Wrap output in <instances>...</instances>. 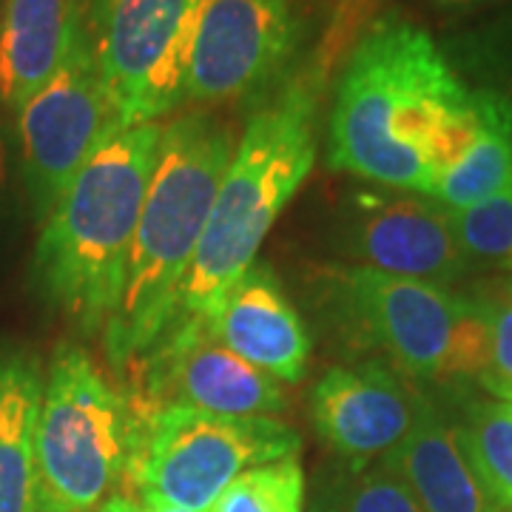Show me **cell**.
Wrapping results in <instances>:
<instances>
[{"instance_id": "cell-20", "label": "cell", "mask_w": 512, "mask_h": 512, "mask_svg": "<svg viewBox=\"0 0 512 512\" xmlns=\"http://www.w3.org/2000/svg\"><path fill=\"white\" fill-rule=\"evenodd\" d=\"M456 430L461 450L487 493L504 510H512V402L464 404Z\"/></svg>"}, {"instance_id": "cell-1", "label": "cell", "mask_w": 512, "mask_h": 512, "mask_svg": "<svg viewBox=\"0 0 512 512\" xmlns=\"http://www.w3.org/2000/svg\"><path fill=\"white\" fill-rule=\"evenodd\" d=\"M478 103L439 43L402 18L376 20L339 77L328 165L379 188L433 197L476 137Z\"/></svg>"}, {"instance_id": "cell-24", "label": "cell", "mask_w": 512, "mask_h": 512, "mask_svg": "<svg viewBox=\"0 0 512 512\" xmlns=\"http://www.w3.org/2000/svg\"><path fill=\"white\" fill-rule=\"evenodd\" d=\"M490 319V362L478 384L498 399L512 402V276L478 291Z\"/></svg>"}, {"instance_id": "cell-29", "label": "cell", "mask_w": 512, "mask_h": 512, "mask_svg": "<svg viewBox=\"0 0 512 512\" xmlns=\"http://www.w3.org/2000/svg\"><path fill=\"white\" fill-rule=\"evenodd\" d=\"M510 265H512V262H510Z\"/></svg>"}, {"instance_id": "cell-22", "label": "cell", "mask_w": 512, "mask_h": 512, "mask_svg": "<svg viewBox=\"0 0 512 512\" xmlns=\"http://www.w3.org/2000/svg\"><path fill=\"white\" fill-rule=\"evenodd\" d=\"M450 222L470 265L512 262V183L470 208L450 211Z\"/></svg>"}, {"instance_id": "cell-26", "label": "cell", "mask_w": 512, "mask_h": 512, "mask_svg": "<svg viewBox=\"0 0 512 512\" xmlns=\"http://www.w3.org/2000/svg\"><path fill=\"white\" fill-rule=\"evenodd\" d=\"M97 512H143V507H140V501H137L134 495L114 493L111 498H106V501L100 504V510Z\"/></svg>"}, {"instance_id": "cell-4", "label": "cell", "mask_w": 512, "mask_h": 512, "mask_svg": "<svg viewBox=\"0 0 512 512\" xmlns=\"http://www.w3.org/2000/svg\"><path fill=\"white\" fill-rule=\"evenodd\" d=\"M319 89L296 77L248 117L177 305V319L211 311L256 254L316 163Z\"/></svg>"}, {"instance_id": "cell-3", "label": "cell", "mask_w": 512, "mask_h": 512, "mask_svg": "<svg viewBox=\"0 0 512 512\" xmlns=\"http://www.w3.org/2000/svg\"><path fill=\"white\" fill-rule=\"evenodd\" d=\"M160 134L163 123L111 131L43 220L32 259L35 288L83 333L103 336L120 305Z\"/></svg>"}, {"instance_id": "cell-12", "label": "cell", "mask_w": 512, "mask_h": 512, "mask_svg": "<svg viewBox=\"0 0 512 512\" xmlns=\"http://www.w3.org/2000/svg\"><path fill=\"white\" fill-rule=\"evenodd\" d=\"M299 35L291 0H205L185 100L220 106L268 89Z\"/></svg>"}, {"instance_id": "cell-23", "label": "cell", "mask_w": 512, "mask_h": 512, "mask_svg": "<svg viewBox=\"0 0 512 512\" xmlns=\"http://www.w3.org/2000/svg\"><path fill=\"white\" fill-rule=\"evenodd\" d=\"M325 504L328 512H421L413 490L387 458L362 470L348 467Z\"/></svg>"}, {"instance_id": "cell-14", "label": "cell", "mask_w": 512, "mask_h": 512, "mask_svg": "<svg viewBox=\"0 0 512 512\" xmlns=\"http://www.w3.org/2000/svg\"><path fill=\"white\" fill-rule=\"evenodd\" d=\"M202 319L208 333L276 382H302L311 359V333L271 265L254 262Z\"/></svg>"}, {"instance_id": "cell-18", "label": "cell", "mask_w": 512, "mask_h": 512, "mask_svg": "<svg viewBox=\"0 0 512 512\" xmlns=\"http://www.w3.org/2000/svg\"><path fill=\"white\" fill-rule=\"evenodd\" d=\"M478 103V128L470 146L433 188V200L450 211L470 208L512 183V131L487 94L470 89Z\"/></svg>"}, {"instance_id": "cell-28", "label": "cell", "mask_w": 512, "mask_h": 512, "mask_svg": "<svg viewBox=\"0 0 512 512\" xmlns=\"http://www.w3.org/2000/svg\"><path fill=\"white\" fill-rule=\"evenodd\" d=\"M143 512H194L185 510V507H177V504H165V501H157V498H143L140 501Z\"/></svg>"}, {"instance_id": "cell-10", "label": "cell", "mask_w": 512, "mask_h": 512, "mask_svg": "<svg viewBox=\"0 0 512 512\" xmlns=\"http://www.w3.org/2000/svg\"><path fill=\"white\" fill-rule=\"evenodd\" d=\"M126 373L131 407L183 404L217 416H276L288 407L282 382L220 345L202 319L174 322Z\"/></svg>"}, {"instance_id": "cell-25", "label": "cell", "mask_w": 512, "mask_h": 512, "mask_svg": "<svg viewBox=\"0 0 512 512\" xmlns=\"http://www.w3.org/2000/svg\"><path fill=\"white\" fill-rule=\"evenodd\" d=\"M12 180H9V148L0 134V234L12 217Z\"/></svg>"}, {"instance_id": "cell-13", "label": "cell", "mask_w": 512, "mask_h": 512, "mask_svg": "<svg viewBox=\"0 0 512 512\" xmlns=\"http://www.w3.org/2000/svg\"><path fill=\"white\" fill-rule=\"evenodd\" d=\"M424 393L382 362L330 367L313 384L316 433L350 470L387 458L413 430Z\"/></svg>"}, {"instance_id": "cell-2", "label": "cell", "mask_w": 512, "mask_h": 512, "mask_svg": "<svg viewBox=\"0 0 512 512\" xmlns=\"http://www.w3.org/2000/svg\"><path fill=\"white\" fill-rule=\"evenodd\" d=\"M234 148L231 128L208 111L183 114L163 126L120 305L103 330L109 362L120 376L174 325Z\"/></svg>"}, {"instance_id": "cell-17", "label": "cell", "mask_w": 512, "mask_h": 512, "mask_svg": "<svg viewBox=\"0 0 512 512\" xmlns=\"http://www.w3.org/2000/svg\"><path fill=\"white\" fill-rule=\"evenodd\" d=\"M43 370L26 353L0 356V512H40L35 433Z\"/></svg>"}, {"instance_id": "cell-9", "label": "cell", "mask_w": 512, "mask_h": 512, "mask_svg": "<svg viewBox=\"0 0 512 512\" xmlns=\"http://www.w3.org/2000/svg\"><path fill=\"white\" fill-rule=\"evenodd\" d=\"M120 126L83 40L77 12L72 43L57 72L18 111L23 185L35 220L43 222L52 214L77 171Z\"/></svg>"}, {"instance_id": "cell-8", "label": "cell", "mask_w": 512, "mask_h": 512, "mask_svg": "<svg viewBox=\"0 0 512 512\" xmlns=\"http://www.w3.org/2000/svg\"><path fill=\"white\" fill-rule=\"evenodd\" d=\"M205 0H80V32L123 126L185 103Z\"/></svg>"}, {"instance_id": "cell-15", "label": "cell", "mask_w": 512, "mask_h": 512, "mask_svg": "<svg viewBox=\"0 0 512 512\" xmlns=\"http://www.w3.org/2000/svg\"><path fill=\"white\" fill-rule=\"evenodd\" d=\"M387 461L402 473L421 512H510L487 493L461 450L456 421L430 396L421 399L413 430Z\"/></svg>"}, {"instance_id": "cell-19", "label": "cell", "mask_w": 512, "mask_h": 512, "mask_svg": "<svg viewBox=\"0 0 512 512\" xmlns=\"http://www.w3.org/2000/svg\"><path fill=\"white\" fill-rule=\"evenodd\" d=\"M444 55L470 89L493 100L512 131V12L453 37Z\"/></svg>"}, {"instance_id": "cell-6", "label": "cell", "mask_w": 512, "mask_h": 512, "mask_svg": "<svg viewBox=\"0 0 512 512\" xmlns=\"http://www.w3.org/2000/svg\"><path fill=\"white\" fill-rule=\"evenodd\" d=\"M131 413L89 350L60 342L35 433L40 512H94L126 481Z\"/></svg>"}, {"instance_id": "cell-27", "label": "cell", "mask_w": 512, "mask_h": 512, "mask_svg": "<svg viewBox=\"0 0 512 512\" xmlns=\"http://www.w3.org/2000/svg\"><path fill=\"white\" fill-rule=\"evenodd\" d=\"M441 12H473L481 6H490L495 0H430Z\"/></svg>"}, {"instance_id": "cell-11", "label": "cell", "mask_w": 512, "mask_h": 512, "mask_svg": "<svg viewBox=\"0 0 512 512\" xmlns=\"http://www.w3.org/2000/svg\"><path fill=\"white\" fill-rule=\"evenodd\" d=\"M336 239L353 265L444 288L473 268L458 248L450 208L424 194L353 191L339 205Z\"/></svg>"}, {"instance_id": "cell-7", "label": "cell", "mask_w": 512, "mask_h": 512, "mask_svg": "<svg viewBox=\"0 0 512 512\" xmlns=\"http://www.w3.org/2000/svg\"><path fill=\"white\" fill-rule=\"evenodd\" d=\"M126 481L137 501L157 498L208 512L245 470L299 456L302 439L274 416H217L183 404L131 407Z\"/></svg>"}, {"instance_id": "cell-21", "label": "cell", "mask_w": 512, "mask_h": 512, "mask_svg": "<svg viewBox=\"0 0 512 512\" xmlns=\"http://www.w3.org/2000/svg\"><path fill=\"white\" fill-rule=\"evenodd\" d=\"M305 470L299 458L259 464L234 478L208 512H302Z\"/></svg>"}, {"instance_id": "cell-16", "label": "cell", "mask_w": 512, "mask_h": 512, "mask_svg": "<svg viewBox=\"0 0 512 512\" xmlns=\"http://www.w3.org/2000/svg\"><path fill=\"white\" fill-rule=\"evenodd\" d=\"M80 0H6L0 20V103L20 106L57 72Z\"/></svg>"}, {"instance_id": "cell-5", "label": "cell", "mask_w": 512, "mask_h": 512, "mask_svg": "<svg viewBox=\"0 0 512 512\" xmlns=\"http://www.w3.org/2000/svg\"><path fill=\"white\" fill-rule=\"evenodd\" d=\"M330 296L359 339L416 382L478 379L490 362V319L478 293L345 265L328 271Z\"/></svg>"}]
</instances>
